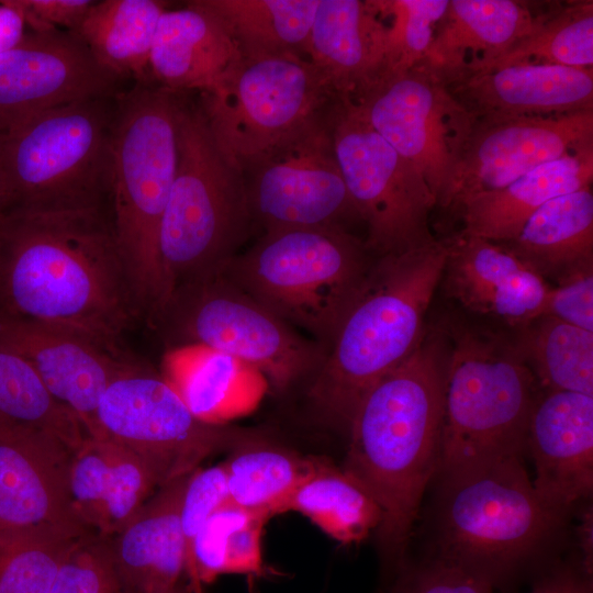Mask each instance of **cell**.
<instances>
[{"mask_svg":"<svg viewBox=\"0 0 593 593\" xmlns=\"http://www.w3.org/2000/svg\"><path fill=\"white\" fill-rule=\"evenodd\" d=\"M0 313L116 345L137 310L104 208L0 214Z\"/></svg>","mask_w":593,"mask_h":593,"instance_id":"6da1fadb","label":"cell"},{"mask_svg":"<svg viewBox=\"0 0 593 593\" xmlns=\"http://www.w3.org/2000/svg\"><path fill=\"white\" fill-rule=\"evenodd\" d=\"M447 351L444 331L425 333L366 392L347 429L342 469L380 506L379 539L393 560L405 555L425 490L437 475Z\"/></svg>","mask_w":593,"mask_h":593,"instance_id":"7a4b0ae2","label":"cell"},{"mask_svg":"<svg viewBox=\"0 0 593 593\" xmlns=\"http://www.w3.org/2000/svg\"><path fill=\"white\" fill-rule=\"evenodd\" d=\"M446 258L447 245L439 240L376 257L310 379L307 399L318 418L347 430L366 392L417 347Z\"/></svg>","mask_w":593,"mask_h":593,"instance_id":"3957f363","label":"cell"},{"mask_svg":"<svg viewBox=\"0 0 593 593\" xmlns=\"http://www.w3.org/2000/svg\"><path fill=\"white\" fill-rule=\"evenodd\" d=\"M182 93L136 82L115 96L109 145L110 219L137 313L163 298L159 233L177 168Z\"/></svg>","mask_w":593,"mask_h":593,"instance_id":"277c9868","label":"cell"},{"mask_svg":"<svg viewBox=\"0 0 593 593\" xmlns=\"http://www.w3.org/2000/svg\"><path fill=\"white\" fill-rule=\"evenodd\" d=\"M447 361L437 475L441 481L524 457L536 379L515 340L466 326L444 329Z\"/></svg>","mask_w":593,"mask_h":593,"instance_id":"5b68a950","label":"cell"},{"mask_svg":"<svg viewBox=\"0 0 593 593\" xmlns=\"http://www.w3.org/2000/svg\"><path fill=\"white\" fill-rule=\"evenodd\" d=\"M251 226L243 170L216 145L199 103L182 93L177 168L159 233V306L176 286L222 271Z\"/></svg>","mask_w":593,"mask_h":593,"instance_id":"8992f818","label":"cell"},{"mask_svg":"<svg viewBox=\"0 0 593 593\" xmlns=\"http://www.w3.org/2000/svg\"><path fill=\"white\" fill-rule=\"evenodd\" d=\"M374 259L342 227L264 232L223 269L237 287L327 349Z\"/></svg>","mask_w":593,"mask_h":593,"instance_id":"52a82bcc","label":"cell"},{"mask_svg":"<svg viewBox=\"0 0 593 593\" xmlns=\"http://www.w3.org/2000/svg\"><path fill=\"white\" fill-rule=\"evenodd\" d=\"M114 100L65 104L2 135L0 214L104 208Z\"/></svg>","mask_w":593,"mask_h":593,"instance_id":"ba28073f","label":"cell"},{"mask_svg":"<svg viewBox=\"0 0 593 593\" xmlns=\"http://www.w3.org/2000/svg\"><path fill=\"white\" fill-rule=\"evenodd\" d=\"M441 482L436 557L494 584L537 552L566 516L536 491L524 457Z\"/></svg>","mask_w":593,"mask_h":593,"instance_id":"9c48e42d","label":"cell"},{"mask_svg":"<svg viewBox=\"0 0 593 593\" xmlns=\"http://www.w3.org/2000/svg\"><path fill=\"white\" fill-rule=\"evenodd\" d=\"M150 320L170 347L200 345L225 353L278 391L311 379L327 354L324 345L301 335L223 270L176 286Z\"/></svg>","mask_w":593,"mask_h":593,"instance_id":"30bf717a","label":"cell"},{"mask_svg":"<svg viewBox=\"0 0 593 593\" xmlns=\"http://www.w3.org/2000/svg\"><path fill=\"white\" fill-rule=\"evenodd\" d=\"M336 98L302 55L242 57L199 107L222 153L244 170Z\"/></svg>","mask_w":593,"mask_h":593,"instance_id":"8fae6325","label":"cell"},{"mask_svg":"<svg viewBox=\"0 0 593 593\" xmlns=\"http://www.w3.org/2000/svg\"><path fill=\"white\" fill-rule=\"evenodd\" d=\"M328 122L348 194L367 225V250L382 257L435 242L428 217L437 202L421 171L349 100L332 102Z\"/></svg>","mask_w":593,"mask_h":593,"instance_id":"7c38bea8","label":"cell"},{"mask_svg":"<svg viewBox=\"0 0 593 593\" xmlns=\"http://www.w3.org/2000/svg\"><path fill=\"white\" fill-rule=\"evenodd\" d=\"M98 438L134 452L158 485L188 474L208 457L257 437L255 432L197 418L165 380L131 362L109 384L98 411Z\"/></svg>","mask_w":593,"mask_h":593,"instance_id":"4fadbf2b","label":"cell"},{"mask_svg":"<svg viewBox=\"0 0 593 593\" xmlns=\"http://www.w3.org/2000/svg\"><path fill=\"white\" fill-rule=\"evenodd\" d=\"M329 105L244 170L253 224L264 232L359 220L335 155Z\"/></svg>","mask_w":593,"mask_h":593,"instance_id":"5bb4252c","label":"cell"},{"mask_svg":"<svg viewBox=\"0 0 593 593\" xmlns=\"http://www.w3.org/2000/svg\"><path fill=\"white\" fill-rule=\"evenodd\" d=\"M353 102L369 124L424 176L441 206L473 116L421 66L381 79Z\"/></svg>","mask_w":593,"mask_h":593,"instance_id":"9a60e30c","label":"cell"},{"mask_svg":"<svg viewBox=\"0 0 593 593\" xmlns=\"http://www.w3.org/2000/svg\"><path fill=\"white\" fill-rule=\"evenodd\" d=\"M593 146V110L550 116L473 118L441 208L500 189L528 171Z\"/></svg>","mask_w":593,"mask_h":593,"instance_id":"2e32d148","label":"cell"},{"mask_svg":"<svg viewBox=\"0 0 593 593\" xmlns=\"http://www.w3.org/2000/svg\"><path fill=\"white\" fill-rule=\"evenodd\" d=\"M121 80L69 31L25 33L0 53V135L48 110L116 96Z\"/></svg>","mask_w":593,"mask_h":593,"instance_id":"e0dca14e","label":"cell"},{"mask_svg":"<svg viewBox=\"0 0 593 593\" xmlns=\"http://www.w3.org/2000/svg\"><path fill=\"white\" fill-rule=\"evenodd\" d=\"M0 346L26 360L49 394L98 438L99 402L131 362L118 345L67 328L0 313Z\"/></svg>","mask_w":593,"mask_h":593,"instance_id":"ac0fdd59","label":"cell"},{"mask_svg":"<svg viewBox=\"0 0 593 593\" xmlns=\"http://www.w3.org/2000/svg\"><path fill=\"white\" fill-rule=\"evenodd\" d=\"M74 452L47 432L0 422V532L91 533L71 502Z\"/></svg>","mask_w":593,"mask_h":593,"instance_id":"d6986e66","label":"cell"},{"mask_svg":"<svg viewBox=\"0 0 593 593\" xmlns=\"http://www.w3.org/2000/svg\"><path fill=\"white\" fill-rule=\"evenodd\" d=\"M533 484L552 507L567 512L593 490V395L547 391L536 398L526 440Z\"/></svg>","mask_w":593,"mask_h":593,"instance_id":"ffe728a7","label":"cell"},{"mask_svg":"<svg viewBox=\"0 0 593 593\" xmlns=\"http://www.w3.org/2000/svg\"><path fill=\"white\" fill-rule=\"evenodd\" d=\"M550 9L535 11L532 4L517 0H449L418 66L446 87L486 71L529 34Z\"/></svg>","mask_w":593,"mask_h":593,"instance_id":"44dd1931","label":"cell"},{"mask_svg":"<svg viewBox=\"0 0 593 593\" xmlns=\"http://www.w3.org/2000/svg\"><path fill=\"white\" fill-rule=\"evenodd\" d=\"M387 23L376 0H320L303 56L334 97L354 101L383 76Z\"/></svg>","mask_w":593,"mask_h":593,"instance_id":"7402d4cb","label":"cell"},{"mask_svg":"<svg viewBox=\"0 0 593 593\" xmlns=\"http://www.w3.org/2000/svg\"><path fill=\"white\" fill-rule=\"evenodd\" d=\"M473 118L550 116L593 110V69L516 64L448 86Z\"/></svg>","mask_w":593,"mask_h":593,"instance_id":"603a6c76","label":"cell"},{"mask_svg":"<svg viewBox=\"0 0 593 593\" xmlns=\"http://www.w3.org/2000/svg\"><path fill=\"white\" fill-rule=\"evenodd\" d=\"M158 486L134 452L108 438L87 437L72 455L74 510L82 525L101 537L116 535Z\"/></svg>","mask_w":593,"mask_h":593,"instance_id":"cb8c5ba5","label":"cell"},{"mask_svg":"<svg viewBox=\"0 0 593 593\" xmlns=\"http://www.w3.org/2000/svg\"><path fill=\"white\" fill-rule=\"evenodd\" d=\"M190 473L158 486L133 518L109 538L114 563L132 593H166L186 573L180 506Z\"/></svg>","mask_w":593,"mask_h":593,"instance_id":"d4e9b609","label":"cell"},{"mask_svg":"<svg viewBox=\"0 0 593 593\" xmlns=\"http://www.w3.org/2000/svg\"><path fill=\"white\" fill-rule=\"evenodd\" d=\"M242 55L221 22L197 0L166 9L149 55L152 82L172 92L211 89Z\"/></svg>","mask_w":593,"mask_h":593,"instance_id":"484cf974","label":"cell"},{"mask_svg":"<svg viewBox=\"0 0 593 593\" xmlns=\"http://www.w3.org/2000/svg\"><path fill=\"white\" fill-rule=\"evenodd\" d=\"M592 180L593 146L540 165L500 189L470 195L452 210L461 217V235L504 244L546 202L589 187Z\"/></svg>","mask_w":593,"mask_h":593,"instance_id":"4316f807","label":"cell"},{"mask_svg":"<svg viewBox=\"0 0 593 593\" xmlns=\"http://www.w3.org/2000/svg\"><path fill=\"white\" fill-rule=\"evenodd\" d=\"M161 376L197 418L214 425L251 412L268 385L239 359L200 345L170 347Z\"/></svg>","mask_w":593,"mask_h":593,"instance_id":"83f0119b","label":"cell"},{"mask_svg":"<svg viewBox=\"0 0 593 593\" xmlns=\"http://www.w3.org/2000/svg\"><path fill=\"white\" fill-rule=\"evenodd\" d=\"M502 245L546 281L593 270L591 186L549 200Z\"/></svg>","mask_w":593,"mask_h":593,"instance_id":"f1b7e54d","label":"cell"},{"mask_svg":"<svg viewBox=\"0 0 593 593\" xmlns=\"http://www.w3.org/2000/svg\"><path fill=\"white\" fill-rule=\"evenodd\" d=\"M167 9L158 0L94 1L74 33L94 59L121 79L153 83L149 55L156 26Z\"/></svg>","mask_w":593,"mask_h":593,"instance_id":"f546056e","label":"cell"},{"mask_svg":"<svg viewBox=\"0 0 593 593\" xmlns=\"http://www.w3.org/2000/svg\"><path fill=\"white\" fill-rule=\"evenodd\" d=\"M231 36L242 57L304 54L320 0H197Z\"/></svg>","mask_w":593,"mask_h":593,"instance_id":"4dcf8cb0","label":"cell"},{"mask_svg":"<svg viewBox=\"0 0 593 593\" xmlns=\"http://www.w3.org/2000/svg\"><path fill=\"white\" fill-rule=\"evenodd\" d=\"M324 460L266 443L242 444L223 462L230 503L270 517L281 513L293 492Z\"/></svg>","mask_w":593,"mask_h":593,"instance_id":"1f68e13d","label":"cell"},{"mask_svg":"<svg viewBox=\"0 0 593 593\" xmlns=\"http://www.w3.org/2000/svg\"><path fill=\"white\" fill-rule=\"evenodd\" d=\"M306 516L342 544L363 540L382 521L373 497L347 472L323 461L289 497L281 513Z\"/></svg>","mask_w":593,"mask_h":593,"instance_id":"d6a6232c","label":"cell"},{"mask_svg":"<svg viewBox=\"0 0 593 593\" xmlns=\"http://www.w3.org/2000/svg\"><path fill=\"white\" fill-rule=\"evenodd\" d=\"M269 518L266 513L230 502L217 508L192 541L186 569L188 580L201 588V583L223 573L261 577V533Z\"/></svg>","mask_w":593,"mask_h":593,"instance_id":"836d02e7","label":"cell"},{"mask_svg":"<svg viewBox=\"0 0 593 593\" xmlns=\"http://www.w3.org/2000/svg\"><path fill=\"white\" fill-rule=\"evenodd\" d=\"M515 344L547 391L593 395V332L542 315L521 326Z\"/></svg>","mask_w":593,"mask_h":593,"instance_id":"e575fe53","label":"cell"},{"mask_svg":"<svg viewBox=\"0 0 593 593\" xmlns=\"http://www.w3.org/2000/svg\"><path fill=\"white\" fill-rule=\"evenodd\" d=\"M443 272L447 292L471 311L489 314L492 304L526 266L505 246L457 235L447 243Z\"/></svg>","mask_w":593,"mask_h":593,"instance_id":"d590c367","label":"cell"},{"mask_svg":"<svg viewBox=\"0 0 593 593\" xmlns=\"http://www.w3.org/2000/svg\"><path fill=\"white\" fill-rule=\"evenodd\" d=\"M0 422L47 432L72 450L87 435L22 357L0 346Z\"/></svg>","mask_w":593,"mask_h":593,"instance_id":"8d00e7d4","label":"cell"},{"mask_svg":"<svg viewBox=\"0 0 593 593\" xmlns=\"http://www.w3.org/2000/svg\"><path fill=\"white\" fill-rule=\"evenodd\" d=\"M516 64L592 68L593 1L552 5L542 21L488 70Z\"/></svg>","mask_w":593,"mask_h":593,"instance_id":"74e56055","label":"cell"},{"mask_svg":"<svg viewBox=\"0 0 593 593\" xmlns=\"http://www.w3.org/2000/svg\"><path fill=\"white\" fill-rule=\"evenodd\" d=\"M82 536L52 528L1 532L0 593H49L61 564Z\"/></svg>","mask_w":593,"mask_h":593,"instance_id":"f35d334b","label":"cell"},{"mask_svg":"<svg viewBox=\"0 0 593 593\" xmlns=\"http://www.w3.org/2000/svg\"><path fill=\"white\" fill-rule=\"evenodd\" d=\"M376 2L387 23L385 67L381 78L384 79L411 70L423 61L449 0Z\"/></svg>","mask_w":593,"mask_h":593,"instance_id":"ab89813d","label":"cell"},{"mask_svg":"<svg viewBox=\"0 0 593 593\" xmlns=\"http://www.w3.org/2000/svg\"><path fill=\"white\" fill-rule=\"evenodd\" d=\"M49 593H132L114 563L109 538L90 533L69 551Z\"/></svg>","mask_w":593,"mask_h":593,"instance_id":"60d3db41","label":"cell"},{"mask_svg":"<svg viewBox=\"0 0 593 593\" xmlns=\"http://www.w3.org/2000/svg\"><path fill=\"white\" fill-rule=\"evenodd\" d=\"M228 502L223 462L204 469L199 467L189 474L180 506L187 562L198 532L211 514Z\"/></svg>","mask_w":593,"mask_h":593,"instance_id":"b9f144b4","label":"cell"},{"mask_svg":"<svg viewBox=\"0 0 593 593\" xmlns=\"http://www.w3.org/2000/svg\"><path fill=\"white\" fill-rule=\"evenodd\" d=\"M494 586L489 578L435 557L410 578L402 593H493Z\"/></svg>","mask_w":593,"mask_h":593,"instance_id":"7bdbcfd3","label":"cell"},{"mask_svg":"<svg viewBox=\"0 0 593 593\" xmlns=\"http://www.w3.org/2000/svg\"><path fill=\"white\" fill-rule=\"evenodd\" d=\"M545 315L593 332V270L550 287Z\"/></svg>","mask_w":593,"mask_h":593,"instance_id":"ee69618b","label":"cell"},{"mask_svg":"<svg viewBox=\"0 0 593 593\" xmlns=\"http://www.w3.org/2000/svg\"><path fill=\"white\" fill-rule=\"evenodd\" d=\"M32 31L65 27L74 32L94 1L90 0H10Z\"/></svg>","mask_w":593,"mask_h":593,"instance_id":"f6af8a7d","label":"cell"},{"mask_svg":"<svg viewBox=\"0 0 593 593\" xmlns=\"http://www.w3.org/2000/svg\"><path fill=\"white\" fill-rule=\"evenodd\" d=\"M528 593H592L591 574L583 570H558L537 581Z\"/></svg>","mask_w":593,"mask_h":593,"instance_id":"bcb514c9","label":"cell"},{"mask_svg":"<svg viewBox=\"0 0 593 593\" xmlns=\"http://www.w3.org/2000/svg\"><path fill=\"white\" fill-rule=\"evenodd\" d=\"M25 21L10 0L0 2V53L15 46L25 35Z\"/></svg>","mask_w":593,"mask_h":593,"instance_id":"7dc6e473","label":"cell"},{"mask_svg":"<svg viewBox=\"0 0 593 593\" xmlns=\"http://www.w3.org/2000/svg\"><path fill=\"white\" fill-rule=\"evenodd\" d=\"M580 548L582 549V569L591 574L592 572V514L585 512L583 522L580 525Z\"/></svg>","mask_w":593,"mask_h":593,"instance_id":"c3c4849f","label":"cell"},{"mask_svg":"<svg viewBox=\"0 0 593 593\" xmlns=\"http://www.w3.org/2000/svg\"><path fill=\"white\" fill-rule=\"evenodd\" d=\"M166 593H202L201 588L193 585L189 580L188 583H178L172 590Z\"/></svg>","mask_w":593,"mask_h":593,"instance_id":"681fc988","label":"cell"},{"mask_svg":"<svg viewBox=\"0 0 593 593\" xmlns=\"http://www.w3.org/2000/svg\"><path fill=\"white\" fill-rule=\"evenodd\" d=\"M1 139H2V135H0V213L2 210V201H3Z\"/></svg>","mask_w":593,"mask_h":593,"instance_id":"f907efd6","label":"cell"},{"mask_svg":"<svg viewBox=\"0 0 593 593\" xmlns=\"http://www.w3.org/2000/svg\"><path fill=\"white\" fill-rule=\"evenodd\" d=\"M0 537H1V532H0Z\"/></svg>","mask_w":593,"mask_h":593,"instance_id":"816d5d0a","label":"cell"}]
</instances>
